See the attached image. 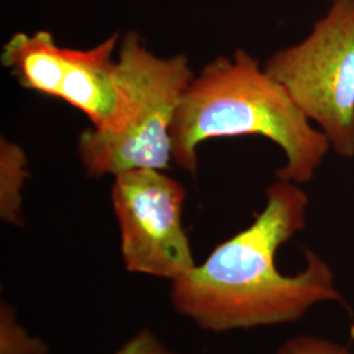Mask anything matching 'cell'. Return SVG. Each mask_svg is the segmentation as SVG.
<instances>
[{
    "instance_id": "cell-2",
    "label": "cell",
    "mask_w": 354,
    "mask_h": 354,
    "mask_svg": "<svg viewBox=\"0 0 354 354\" xmlns=\"http://www.w3.org/2000/svg\"><path fill=\"white\" fill-rule=\"evenodd\" d=\"M241 136H261L279 146L286 163L276 175L294 184L311 181L330 149L285 87L238 49L193 76L171 127L172 162L193 175L203 142Z\"/></svg>"
},
{
    "instance_id": "cell-1",
    "label": "cell",
    "mask_w": 354,
    "mask_h": 354,
    "mask_svg": "<svg viewBox=\"0 0 354 354\" xmlns=\"http://www.w3.org/2000/svg\"><path fill=\"white\" fill-rule=\"evenodd\" d=\"M308 198L290 181L266 189V207L251 226L216 245L203 264L171 282V302L197 327L223 333L292 323L315 304L344 298L330 266L304 250L306 266L283 274L276 266L279 247L304 230Z\"/></svg>"
},
{
    "instance_id": "cell-8",
    "label": "cell",
    "mask_w": 354,
    "mask_h": 354,
    "mask_svg": "<svg viewBox=\"0 0 354 354\" xmlns=\"http://www.w3.org/2000/svg\"><path fill=\"white\" fill-rule=\"evenodd\" d=\"M26 155L17 145L1 138L0 143V216L4 222L21 225V189L24 187Z\"/></svg>"
},
{
    "instance_id": "cell-10",
    "label": "cell",
    "mask_w": 354,
    "mask_h": 354,
    "mask_svg": "<svg viewBox=\"0 0 354 354\" xmlns=\"http://www.w3.org/2000/svg\"><path fill=\"white\" fill-rule=\"evenodd\" d=\"M276 354H352L337 342L315 336H297L283 342Z\"/></svg>"
},
{
    "instance_id": "cell-11",
    "label": "cell",
    "mask_w": 354,
    "mask_h": 354,
    "mask_svg": "<svg viewBox=\"0 0 354 354\" xmlns=\"http://www.w3.org/2000/svg\"><path fill=\"white\" fill-rule=\"evenodd\" d=\"M114 354H175L149 329H140L124 342Z\"/></svg>"
},
{
    "instance_id": "cell-4",
    "label": "cell",
    "mask_w": 354,
    "mask_h": 354,
    "mask_svg": "<svg viewBox=\"0 0 354 354\" xmlns=\"http://www.w3.org/2000/svg\"><path fill=\"white\" fill-rule=\"evenodd\" d=\"M264 70L317 124L330 147L354 156V0H333L301 44L274 53Z\"/></svg>"
},
{
    "instance_id": "cell-3",
    "label": "cell",
    "mask_w": 354,
    "mask_h": 354,
    "mask_svg": "<svg viewBox=\"0 0 354 354\" xmlns=\"http://www.w3.org/2000/svg\"><path fill=\"white\" fill-rule=\"evenodd\" d=\"M117 76L130 100L120 134L95 129L80 134L77 151L89 176H115L140 168L165 171L172 162L171 127L193 71L185 55L158 57L136 32L122 38Z\"/></svg>"
},
{
    "instance_id": "cell-6",
    "label": "cell",
    "mask_w": 354,
    "mask_h": 354,
    "mask_svg": "<svg viewBox=\"0 0 354 354\" xmlns=\"http://www.w3.org/2000/svg\"><path fill=\"white\" fill-rule=\"evenodd\" d=\"M114 33L102 44L87 49H66L58 99L86 114L93 129L104 134H120L130 117V100L117 76Z\"/></svg>"
},
{
    "instance_id": "cell-9",
    "label": "cell",
    "mask_w": 354,
    "mask_h": 354,
    "mask_svg": "<svg viewBox=\"0 0 354 354\" xmlns=\"http://www.w3.org/2000/svg\"><path fill=\"white\" fill-rule=\"evenodd\" d=\"M0 354H50L49 345L21 326L15 307L6 301L0 302Z\"/></svg>"
},
{
    "instance_id": "cell-7",
    "label": "cell",
    "mask_w": 354,
    "mask_h": 354,
    "mask_svg": "<svg viewBox=\"0 0 354 354\" xmlns=\"http://www.w3.org/2000/svg\"><path fill=\"white\" fill-rule=\"evenodd\" d=\"M66 48L55 44L50 32L16 33L3 46L1 64L23 88L58 97Z\"/></svg>"
},
{
    "instance_id": "cell-5",
    "label": "cell",
    "mask_w": 354,
    "mask_h": 354,
    "mask_svg": "<svg viewBox=\"0 0 354 354\" xmlns=\"http://www.w3.org/2000/svg\"><path fill=\"white\" fill-rule=\"evenodd\" d=\"M112 203L127 272L171 282L196 266L183 225L185 189L160 169L140 168L114 176Z\"/></svg>"
}]
</instances>
